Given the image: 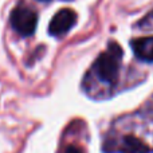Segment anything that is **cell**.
Segmentation results:
<instances>
[{"mask_svg": "<svg viewBox=\"0 0 153 153\" xmlns=\"http://www.w3.org/2000/svg\"><path fill=\"white\" fill-rule=\"evenodd\" d=\"M122 61V48L117 43L109 45L108 50L97 58L94 63V71L98 79L105 83L114 85L118 79Z\"/></svg>", "mask_w": 153, "mask_h": 153, "instance_id": "obj_1", "label": "cell"}, {"mask_svg": "<svg viewBox=\"0 0 153 153\" xmlns=\"http://www.w3.org/2000/svg\"><path fill=\"white\" fill-rule=\"evenodd\" d=\"M134 55L144 62H153V36L140 38L132 42Z\"/></svg>", "mask_w": 153, "mask_h": 153, "instance_id": "obj_4", "label": "cell"}, {"mask_svg": "<svg viewBox=\"0 0 153 153\" xmlns=\"http://www.w3.org/2000/svg\"><path fill=\"white\" fill-rule=\"evenodd\" d=\"M66 153H81V151L76 149L75 146H69V148L66 149Z\"/></svg>", "mask_w": 153, "mask_h": 153, "instance_id": "obj_6", "label": "cell"}, {"mask_svg": "<svg viewBox=\"0 0 153 153\" xmlns=\"http://www.w3.org/2000/svg\"><path fill=\"white\" fill-rule=\"evenodd\" d=\"M76 22V13L70 8H63L59 10L51 19L50 26H48V32L53 36H61L65 35Z\"/></svg>", "mask_w": 153, "mask_h": 153, "instance_id": "obj_3", "label": "cell"}, {"mask_svg": "<svg viewBox=\"0 0 153 153\" xmlns=\"http://www.w3.org/2000/svg\"><path fill=\"white\" fill-rule=\"evenodd\" d=\"M122 153H149V148L141 140L136 138L134 136H126L122 141L121 146Z\"/></svg>", "mask_w": 153, "mask_h": 153, "instance_id": "obj_5", "label": "cell"}, {"mask_svg": "<svg viewBox=\"0 0 153 153\" xmlns=\"http://www.w3.org/2000/svg\"><path fill=\"white\" fill-rule=\"evenodd\" d=\"M43 1H46V0H43Z\"/></svg>", "mask_w": 153, "mask_h": 153, "instance_id": "obj_7", "label": "cell"}, {"mask_svg": "<svg viewBox=\"0 0 153 153\" xmlns=\"http://www.w3.org/2000/svg\"><path fill=\"white\" fill-rule=\"evenodd\" d=\"M10 22L12 28L22 36H30L35 32L38 24V15L34 10L26 5H18L11 12Z\"/></svg>", "mask_w": 153, "mask_h": 153, "instance_id": "obj_2", "label": "cell"}]
</instances>
